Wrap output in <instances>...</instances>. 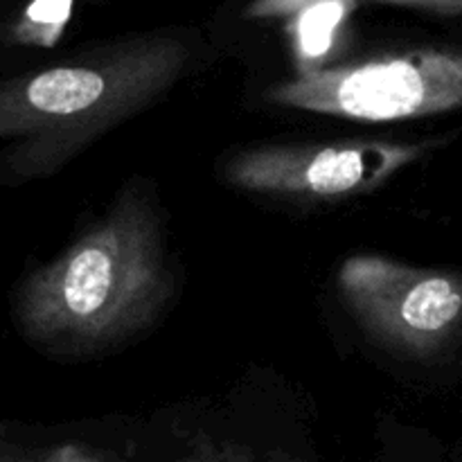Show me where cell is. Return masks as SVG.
Returning <instances> with one entry per match:
<instances>
[{
	"label": "cell",
	"mask_w": 462,
	"mask_h": 462,
	"mask_svg": "<svg viewBox=\"0 0 462 462\" xmlns=\"http://www.w3.org/2000/svg\"><path fill=\"white\" fill-rule=\"evenodd\" d=\"M171 291L161 217L143 194L126 192L61 255L21 280L14 320L39 350L84 352L143 329Z\"/></svg>",
	"instance_id": "6da1fadb"
},
{
	"label": "cell",
	"mask_w": 462,
	"mask_h": 462,
	"mask_svg": "<svg viewBox=\"0 0 462 462\" xmlns=\"http://www.w3.org/2000/svg\"><path fill=\"white\" fill-rule=\"evenodd\" d=\"M183 45L143 39L0 81V183L57 171L104 131L161 97L185 66Z\"/></svg>",
	"instance_id": "7a4b0ae2"
},
{
	"label": "cell",
	"mask_w": 462,
	"mask_h": 462,
	"mask_svg": "<svg viewBox=\"0 0 462 462\" xmlns=\"http://www.w3.org/2000/svg\"><path fill=\"white\" fill-rule=\"evenodd\" d=\"M271 102L364 122L436 116L462 106V52L415 50L337 68H305Z\"/></svg>",
	"instance_id": "3957f363"
},
{
	"label": "cell",
	"mask_w": 462,
	"mask_h": 462,
	"mask_svg": "<svg viewBox=\"0 0 462 462\" xmlns=\"http://www.w3.org/2000/svg\"><path fill=\"white\" fill-rule=\"evenodd\" d=\"M338 291L374 338L409 355L436 352L462 319L460 275L383 255L347 257Z\"/></svg>",
	"instance_id": "277c9868"
},
{
	"label": "cell",
	"mask_w": 462,
	"mask_h": 462,
	"mask_svg": "<svg viewBox=\"0 0 462 462\" xmlns=\"http://www.w3.org/2000/svg\"><path fill=\"white\" fill-rule=\"evenodd\" d=\"M422 144L352 140L332 144H266L226 165L235 188L260 194L346 199L373 192L418 161Z\"/></svg>",
	"instance_id": "5b68a950"
},
{
	"label": "cell",
	"mask_w": 462,
	"mask_h": 462,
	"mask_svg": "<svg viewBox=\"0 0 462 462\" xmlns=\"http://www.w3.org/2000/svg\"><path fill=\"white\" fill-rule=\"evenodd\" d=\"M352 5L355 3L350 0H319L298 12L296 45L302 61H314L328 54L337 27L341 25Z\"/></svg>",
	"instance_id": "8992f818"
},
{
	"label": "cell",
	"mask_w": 462,
	"mask_h": 462,
	"mask_svg": "<svg viewBox=\"0 0 462 462\" xmlns=\"http://www.w3.org/2000/svg\"><path fill=\"white\" fill-rule=\"evenodd\" d=\"M72 0H32L18 25V41L52 45L70 16Z\"/></svg>",
	"instance_id": "52a82bcc"
},
{
	"label": "cell",
	"mask_w": 462,
	"mask_h": 462,
	"mask_svg": "<svg viewBox=\"0 0 462 462\" xmlns=\"http://www.w3.org/2000/svg\"><path fill=\"white\" fill-rule=\"evenodd\" d=\"M382 5H395V7L424 9L436 14H462V0H374Z\"/></svg>",
	"instance_id": "ba28073f"
},
{
	"label": "cell",
	"mask_w": 462,
	"mask_h": 462,
	"mask_svg": "<svg viewBox=\"0 0 462 462\" xmlns=\"http://www.w3.org/2000/svg\"><path fill=\"white\" fill-rule=\"evenodd\" d=\"M36 462H93V458H90V456H86L84 451L75 449V447H63V449L54 451V454L45 456V458H41Z\"/></svg>",
	"instance_id": "9c48e42d"
},
{
	"label": "cell",
	"mask_w": 462,
	"mask_h": 462,
	"mask_svg": "<svg viewBox=\"0 0 462 462\" xmlns=\"http://www.w3.org/2000/svg\"><path fill=\"white\" fill-rule=\"evenodd\" d=\"M0 462H30V460H23V458H18V456L9 454V451H5L3 447H0Z\"/></svg>",
	"instance_id": "30bf717a"
},
{
	"label": "cell",
	"mask_w": 462,
	"mask_h": 462,
	"mask_svg": "<svg viewBox=\"0 0 462 462\" xmlns=\"http://www.w3.org/2000/svg\"><path fill=\"white\" fill-rule=\"evenodd\" d=\"M273 462H300V460H296V458H289V456H284V454H278L273 458Z\"/></svg>",
	"instance_id": "8fae6325"
},
{
	"label": "cell",
	"mask_w": 462,
	"mask_h": 462,
	"mask_svg": "<svg viewBox=\"0 0 462 462\" xmlns=\"http://www.w3.org/2000/svg\"><path fill=\"white\" fill-rule=\"evenodd\" d=\"M183 462H206L203 458H189V460H183Z\"/></svg>",
	"instance_id": "7c38bea8"
}]
</instances>
